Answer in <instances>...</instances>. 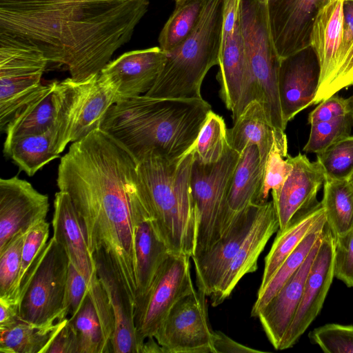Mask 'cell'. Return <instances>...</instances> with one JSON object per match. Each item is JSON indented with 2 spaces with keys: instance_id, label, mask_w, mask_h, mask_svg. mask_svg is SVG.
<instances>
[{
  "instance_id": "1",
  "label": "cell",
  "mask_w": 353,
  "mask_h": 353,
  "mask_svg": "<svg viewBox=\"0 0 353 353\" xmlns=\"http://www.w3.org/2000/svg\"><path fill=\"white\" fill-rule=\"evenodd\" d=\"M57 185L70 196L90 254L104 250L135 301L136 257L131 210L143 199L138 161L101 128L72 143L60 160Z\"/></svg>"
},
{
  "instance_id": "2",
  "label": "cell",
  "mask_w": 353,
  "mask_h": 353,
  "mask_svg": "<svg viewBox=\"0 0 353 353\" xmlns=\"http://www.w3.org/2000/svg\"><path fill=\"white\" fill-rule=\"evenodd\" d=\"M150 0H0V35L38 47L82 80L128 43Z\"/></svg>"
},
{
  "instance_id": "3",
  "label": "cell",
  "mask_w": 353,
  "mask_h": 353,
  "mask_svg": "<svg viewBox=\"0 0 353 353\" xmlns=\"http://www.w3.org/2000/svg\"><path fill=\"white\" fill-rule=\"evenodd\" d=\"M211 105L201 99L139 95L117 101L101 129L126 147L137 161L147 154L176 160L195 145Z\"/></svg>"
},
{
  "instance_id": "4",
  "label": "cell",
  "mask_w": 353,
  "mask_h": 353,
  "mask_svg": "<svg viewBox=\"0 0 353 353\" xmlns=\"http://www.w3.org/2000/svg\"><path fill=\"white\" fill-rule=\"evenodd\" d=\"M194 147L168 160L147 154L138 160L145 207L153 227L170 253L194 254L196 220L190 185Z\"/></svg>"
},
{
  "instance_id": "5",
  "label": "cell",
  "mask_w": 353,
  "mask_h": 353,
  "mask_svg": "<svg viewBox=\"0 0 353 353\" xmlns=\"http://www.w3.org/2000/svg\"><path fill=\"white\" fill-rule=\"evenodd\" d=\"M225 0H206L190 35L167 53L165 65L146 96L166 99H201L210 69L219 64Z\"/></svg>"
},
{
  "instance_id": "6",
  "label": "cell",
  "mask_w": 353,
  "mask_h": 353,
  "mask_svg": "<svg viewBox=\"0 0 353 353\" xmlns=\"http://www.w3.org/2000/svg\"><path fill=\"white\" fill-rule=\"evenodd\" d=\"M54 107L55 149L61 153L69 143L78 141L101 128L116 93L99 74L82 80L72 77L56 81Z\"/></svg>"
},
{
  "instance_id": "7",
  "label": "cell",
  "mask_w": 353,
  "mask_h": 353,
  "mask_svg": "<svg viewBox=\"0 0 353 353\" xmlns=\"http://www.w3.org/2000/svg\"><path fill=\"white\" fill-rule=\"evenodd\" d=\"M240 154L228 145L218 161L203 163L194 158L190 185L196 210V231L194 254L207 252L233 221L228 196L232 176Z\"/></svg>"
},
{
  "instance_id": "8",
  "label": "cell",
  "mask_w": 353,
  "mask_h": 353,
  "mask_svg": "<svg viewBox=\"0 0 353 353\" xmlns=\"http://www.w3.org/2000/svg\"><path fill=\"white\" fill-rule=\"evenodd\" d=\"M239 22L256 101L276 129L285 131L278 90L281 63L271 35L267 3L241 0Z\"/></svg>"
},
{
  "instance_id": "9",
  "label": "cell",
  "mask_w": 353,
  "mask_h": 353,
  "mask_svg": "<svg viewBox=\"0 0 353 353\" xmlns=\"http://www.w3.org/2000/svg\"><path fill=\"white\" fill-rule=\"evenodd\" d=\"M68 266L66 252L52 237L20 288L21 320L46 325L67 318L64 303Z\"/></svg>"
},
{
  "instance_id": "10",
  "label": "cell",
  "mask_w": 353,
  "mask_h": 353,
  "mask_svg": "<svg viewBox=\"0 0 353 353\" xmlns=\"http://www.w3.org/2000/svg\"><path fill=\"white\" fill-rule=\"evenodd\" d=\"M48 61L36 46L0 35V129L41 87Z\"/></svg>"
},
{
  "instance_id": "11",
  "label": "cell",
  "mask_w": 353,
  "mask_h": 353,
  "mask_svg": "<svg viewBox=\"0 0 353 353\" xmlns=\"http://www.w3.org/2000/svg\"><path fill=\"white\" fill-rule=\"evenodd\" d=\"M241 0H225L219 71V95L234 122L251 101L256 100L239 22Z\"/></svg>"
},
{
  "instance_id": "12",
  "label": "cell",
  "mask_w": 353,
  "mask_h": 353,
  "mask_svg": "<svg viewBox=\"0 0 353 353\" xmlns=\"http://www.w3.org/2000/svg\"><path fill=\"white\" fill-rule=\"evenodd\" d=\"M170 253L162 263L147 292L135 301L134 323L142 346L154 337L172 307L194 288L190 259Z\"/></svg>"
},
{
  "instance_id": "13",
  "label": "cell",
  "mask_w": 353,
  "mask_h": 353,
  "mask_svg": "<svg viewBox=\"0 0 353 353\" xmlns=\"http://www.w3.org/2000/svg\"><path fill=\"white\" fill-rule=\"evenodd\" d=\"M206 297L195 290L172 307L154 336L164 353H214Z\"/></svg>"
},
{
  "instance_id": "14",
  "label": "cell",
  "mask_w": 353,
  "mask_h": 353,
  "mask_svg": "<svg viewBox=\"0 0 353 353\" xmlns=\"http://www.w3.org/2000/svg\"><path fill=\"white\" fill-rule=\"evenodd\" d=\"M334 277V237L327 224L306 277L301 300L280 350L292 347L320 313Z\"/></svg>"
},
{
  "instance_id": "15",
  "label": "cell",
  "mask_w": 353,
  "mask_h": 353,
  "mask_svg": "<svg viewBox=\"0 0 353 353\" xmlns=\"http://www.w3.org/2000/svg\"><path fill=\"white\" fill-rule=\"evenodd\" d=\"M319 77V63L312 46L281 59L278 90L285 126L300 112L314 105Z\"/></svg>"
},
{
  "instance_id": "16",
  "label": "cell",
  "mask_w": 353,
  "mask_h": 353,
  "mask_svg": "<svg viewBox=\"0 0 353 353\" xmlns=\"http://www.w3.org/2000/svg\"><path fill=\"white\" fill-rule=\"evenodd\" d=\"M47 194L14 176L0 179V251L20 232L46 219L49 210Z\"/></svg>"
},
{
  "instance_id": "17",
  "label": "cell",
  "mask_w": 353,
  "mask_h": 353,
  "mask_svg": "<svg viewBox=\"0 0 353 353\" xmlns=\"http://www.w3.org/2000/svg\"><path fill=\"white\" fill-rule=\"evenodd\" d=\"M261 204L253 203L236 213L231 225L221 237L207 252L192 258L197 290L203 292L208 297L216 291L252 228Z\"/></svg>"
},
{
  "instance_id": "18",
  "label": "cell",
  "mask_w": 353,
  "mask_h": 353,
  "mask_svg": "<svg viewBox=\"0 0 353 353\" xmlns=\"http://www.w3.org/2000/svg\"><path fill=\"white\" fill-rule=\"evenodd\" d=\"M320 0H268L270 29L281 59L311 46Z\"/></svg>"
},
{
  "instance_id": "19",
  "label": "cell",
  "mask_w": 353,
  "mask_h": 353,
  "mask_svg": "<svg viewBox=\"0 0 353 353\" xmlns=\"http://www.w3.org/2000/svg\"><path fill=\"white\" fill-rule=\"evenodd\" d=\"M167 60L160 47L126 52L110 61L99 74L116 93L117 101L145 94L153 86Z\"/></svg>"
},
{
  "instance_id": "20",
  "label": "cell",
  "mask_w": 353,
  "mask_h": 353,
  "mask_svg": "<svg viewBox=\"0 0 353 353\" xmlns=\"http://www.w3.org/2000/svg\"><path fill=\"white\" fill-rule=\"evenodd\" d=\"M97 274L107 293L112 308L115 329L111 341V352L141 353L134 323L135 303L127 290L111 256L104 250L95 252Z\"/></svg>"
},
{
  "instance_id": "21",
  "label": "cell",
  "mask_w": 353,
  "mask_h": 353,
  "mask_svg": "<svg viewBox=\"0 0 353 353\" xmlns=\"http://www.w3.org/2000/svg\"><path fill=\"white\" fill-rule=\"evenodd\" d=\"M343 1L334 0L319 12L311 34V46L320 67V77L314 105L336 94L343 32Z\"/></svg>"
},
{
  "instance_id": "22",
  "label": "cell",
  "mask_w": 353,
  "mask_h": 353,
  "mask_svg": "<svg viewBox=\"0 0 353 353\" xmlns=\"http://www.w3.org/2000/svg\"><path fill=\"white\" fill-rule=\"evenodd\" d=\"M288 157L292 169L278 196L272 199L279 223V230H284L296 216L303 214L319 201L317 194L323 186L325 173L316 159L311 161L306 154L299 152Z\"/></svg>"
},
{
  "instance_id": "23",
  "label": "cell",
  "mask_w": 353,
  "mask_h": 353,
  "mask_svg": "<svg viewBox=\"0 0 353 353\" xmlns=\"http://www.w3.org/2000/svg\"><path fill=\"white\" fill-rule=\"evenodd\" d=\"M279 229L274 203H261L255 223L223 275L216 291L210 296L213 307L228 299L239 281L247 274L255 272L258 259L268 241Z\"/></svg>"
},
{
  "instance_id": "24",
  "label": "cell",
  "mask_w": 353,
  "mask_h": 353,
  "mask_svg": "<svg viewBox=\"0 0 353 353\" xmlns=\"http://www.w3.org/2000/svg\"><path fill=\"white\" fill-rule=\"evenodd\" d=\"M322 236L314 245L301 267L257 314L256 317L259 318L269 341L275 350H280L284 336L296 314L301 300L306 277L319 248Z\"/></svg>"
},
{
  "instance_id": "25",
  "label": "cell",
  "mask_w": 353,
  "mask_h": 353,
  "mask_svg": "<svg viewBox=\"0 0 353 353\" xmlns=\"http://www.w3.org/2000/svg\"><path fill=\"white\" fill-rule=\"evenodd\" d=\"M52 238L65 250L71 263L89 285L97 274L85 235L72 200L65 192L55 193L52 220Z\"/></svg>"
},
{
  "instance_id": "26",
  "label": "cell",
  "mask_w": 353,
  "mask_h": 353,
  "mask_svg": "<svg viewBox=\"0 0 353 353\" xmlns=\"http://www.w3.org/2000/svg\"><path fill=\"white\" fill-rule=\"evenodd\" d=\"M131 221L137 275L136 301L147 292L170 252L156 232L143 199L133 203Z\"/></svg>"
},
{
  "instance_id": "27",
  "label": "cell",
  "mask_w": 353,
  "mask_h": 353,
  "mask_svg": "<svg viewBox=\"0 0 353 353\" xmlns=\"http://www.w3.org/2000/svg\"><path fill=\"white\" fill-rule=\"evenodd\" d=\"M56 81L41 87L19 108L7 124L3 148L14 140L41 134L54 123L53 91Z\"/></svg>"
},
{
  "instance_id": "28",
  "label": "cell",
  "mask_w": 353,
  "mask_h": 353,
  "mask_svg": "<svg viewBox=\"0 0 353 353\" xmlns=\"http://www.w3.org/2000/svg\"><path fill=\"white\" fill-rule=\"evenodd\" d=\"M278 130L268 121L263 105L258 101H251L243 110L233 126L228 130L230 146L241 154L248 145L258 148L261 163L263 168Z\"/></svg>"
},
{
  "instance_id": "29",
  "label": "cell",
  "mask_w": 353,
  "mask_h": 353,
  "mask_svg": "<svg viewBox=\"0 0 353 353\" xmlns=\"http://www.w3.org/2000/svg\"><path fill=\"white\" fill-rule=\"evenodd\" d=\"M325 218L319 202L307 212L295 216L283 230H278L270 250L265 257V267L258 294L261 292L286 258L314 227Z\"/></svg>"
},
{
  "instance_id": "30",
  "label": "cell",
  "mask_w": 353,
  "mask_h": 353,
  "mask_svg": "<svg viewBox=\"0 0 353 353\" xmlns=\"http://www.w3.org/2000/svg\"><path fill=\"white\" fill-rule=\"evenodd\" d=\"M263 172L258 148L248 145L240 154L230 183L228 203L233 214L258 204Z\"/></svg>"
},
{
  "instance_id": "31",
  "label": "cell",
  "mask_w": 353,
  "mask_h": 353,
  "mask_svg": "<svg viewBox=\"0 0 353 353\" xmlns=\"http://www.w3.org/2000/svg\"><path fill=\"white\" fill-rule=\"evenodd\" d=\"M5 156L10 157L29 176L59 157L55 149L54 128L38 134L19 138L3 148Z\"/></svg>"
},
{
  "instance_id": "32",
  "label": "cell",
  "mask_w": 353,
  "mask_h": 353,
  "mask_svg": "<svg viewBox=\"0 0 353 353\" xmlns=\"http://www.w3.org/2000/svg\"><path fill=\"white\" fill-rule=\"evenodd\" d=\"M68 318L46 325H35L23 321L12 327L0 330L1 353H43Z\"/></svg>"
},
{
  "instance_id": "33",
  "label": "cell",
  "mask_w": 353,
  "mask_h": 353,
  "mask_svg": "<svg viewBox=\"0 0 353 353\" xmlns=\"http://www.w3.org/2000/svg\"><path fill=\"white\" fill-rule=\"evenodd\" d=\"M321 201L327 225L334 237L353 228V183L325 178Z\"/></svg>"
},
{
  "instance_id": "34",
  "label": "cell",
  "mask_w": 353,
  "mask_h": 353,
  "mask_svg": "<svg viewBox=\"0 0 353 353\" xmlns=\"http://www.w3.org/2000/svg\"><path fill=\"white\" fill-rule=\"evenodd\" d=\"M326 219H322L303 239L296 248L286 258L264 290L257 294L251 316L256 317L259 312L276 294L287 280L306 260L316 242L321 238L326 226Z\"/></svg>"
},
{
  "instance_id": "35",
  "label": "cell",
  "mask_w": 353,
  "mask_h": 353,
  "mask_svg": "<svg viewBox=\"0 0 353 353\" xmlns=\"http://www.w3.org/2000/svg\"><path fill=\"white\" fill-rule=\"evenodd\" d=\"M69 322L75 333L77 353H110L105 342L100 314L88 292Z\"/></svg>"
},
{
  "instance_id": "36",
  "label": "cell",
  "mask_w": 353,
  "mask_h": 353,
  "mask_svg": "<svg viewBox=\"0 0 353 353\" xmlns=\"http://www.w3.org/2000/svg\"><path fill=\"white\" fill-rule=\"evenodd\" d=\"M206 0H188L176 5L163 27L159 37L160 48L167 54L183 43L196 26Z\"/></svg>"
},
{
  "instance_id": "37",
  "label": "cell",
  "mask_w": 353,
  "mask_h": 353,
  "mask_svg": "<svg viewBox=\"0 0 353 353\" xmlns=\"http://www.w3.org/2000/svg\"><path fill=\"white\" fill-rule=\"evenodd\" d=\"M292 169L287 136L284 131L278 130L265 165L258 204L268 201L270 191L272 199L278 196Z\"/></svg>"
},
{
  "instance_id": "38",
  "label": "cell",
  "mask_w": 353,
  "mask_h": 353,
  "mask_svg": "<svg viewBox=\"0 0 353 353\" xmlns=\"http://www.w3.org/2000/svg\"><path fill=\"white\" fill-rule=\"evenodd\" d=\"M228 145L223 118L210 111L195 143L194 157L203 163H215L223 157Z\"/></svg>"
},
{
  "instance_id": "39",
  "label": "cell",
  "mask_w": 353,
  "mask_h": 353,
  "mask_svg": "<svg viewBox=\"0 0 353 353\" xmlns=\"http://www.w3.org/2000/svg\"><path fill=\"white\" fill-rule=\"evenodd\" d=\"M26 233H17L0 251V297L12 299L17 303V285Z\"/></svg>"
},
{
  "instance_id": "40",
  "label": "cell",
  "mask_w": 353,
  "mask_h": 353,
  "mask_svg": "<svg viewBox=\"0 0 353 353\" xmlns=\"http://www.w3.org/2000/svg\"><path fill=\"white\" fill-rule=\"evenodd\" d=\"M353 119L346 116L310 125V131L303 151L305 154H319L340 140L351 135Z\"/></svg>"
},
{
  "instance_id": "41",
  "label": "cell",
  "mask_w": 353,
  "mask_h": 353,
  "mask_svg": "<svg viewBox=\"0 0 353 353\" xmlns=\"http://www.w3.org/2000/svg\"><path fill=\"white\" fill-rule=\"evenodd\" d=\"M327 178L350 180L353 176V135L316 154Z\"/></svg>"
},
{
  "instance_id": "42",
  "label": "cell",
  "mask_w": 353,
  "mask_h": 353,
  "mask_svg": "<svg viewBox=\"0 0 353 353\" xmlns=\"http://www.w3.org/2000/svg\"><path fill=\"white\" fill-rule=\"evenodd\" d=\"M353 87V0L343 1V32L336 92Z\"/></svg>"
},
{
  "instance_id": "43",
  "label": "cell",
  "mask_w": 353,
  "mask_h": 353,
  "mask_svg": "<svg viewBox=\"0 0 353 353\" xmlns=\"http://www.w3.org/2000/svg\"><path fill=\"white\" fill-rule=\"evenodd\" d=\"M312 341L326 353H353V325L328 323L310 334Z\"/></svg>"
},
{
  "instance_id": "44",
  "label": "cell",
  "mask_w": 353,
  "mask_h": 353,
  "mask_svg": "<svg viewBox=\"0 0 353 353\" xmlns=\"http://www.w3.org/2000/svg\"><path fill=\"white\" fill-rule=\"evenodd\" d=\"M49 228V223L44 219L33 225L26 231L22 248L21 269L17 285L18 303L19 289L23 280L48 244Z\"/></svg>"
},
{
  "instance_id": "45",
  "label": "cell",
  "mask_w": 353,
  "mask_h": 353,
  "mask_svg": "<svg viewBox=\"0 0 353 353\" xmlns=\"http://www.w3.org/2000/svg\"><path fill=\"white\" fill-rule=\"evenodd\" d=\"M334 277L353 287V228L334 237Z\"/></svg>"
},
{
  "instance_id": "46",
  "label": "cell",
  "mask_w": 353,
  "mask_h": 353,
  "mask_svg": "<svg viewBox=\"0 0 353 353\" xmlns=\"http://www.w3.org/2000/svg\"><path fill=\"white\" fill-rule=\"evenodd\" d=\"M88 290L89 284L85 279L69 261L64 306L71 316L79 310Z\"/></svg>"
},
{
  "instance_id": "47",
  "label": "cell",
  "mask_w": 353,
  "mask_h": 353,
  "mask_svg": "<svg viewBox=\"0 0 353 353\" xmlns=\"http://www.w3.org/2000/svg\"><path fill=\"white\" fill-rule=\"evenodd\" d=\"M350 114L347 98L334 94L319 103L307 117L310 125L336 119Z\"/></svg>"
},
{
  "instance_id": "48",
  "label": "cell",
  "mask_w": 353,
  "mask_h": 353,
  "mask_svg": "<svg viewBox=\"0 0 353 353\" xmlns=\"http://www.w3.org/2000/svg\"><path fill=\"white\" fill-rule=\"evenodd\" d=\"M43 353H77L75 333L69 319L53 338Z\"/></svg>"
},
{
  "instance_id": "49",
  "label": "cell",
  "mask_w": 353,
  "mask_h": 353,
  "mask_svg": "<svg viewBox=\"0 0 353 353\" xmlns=\"http://www.w3.org/2000/svg\"><path fill=\"white\" fill-rule=\"evenodd\" d=\"M214 353H261L263 351L242 345L221 331L213 332Z\"/></svg>"
},
{
  "instance_id": "50",
  "label": "cell",
  "mask_w": 353,
  "mask_h": 353,
  "mask_svg": "<svg viewBox=\"0 0 353 353\" xmlns=\"http://www.w3.org/2000/svg\"><path fill=\"white\" fill-rule=\"evenodd\" d=\"M0 330L8 329L21 320L19 304L14 299L0 297Z\"/></svg>"
},
{
  "instance_id": "51",
  "label": "cell",
  "mask_w": 353,
  "mask_h": 353,
  "mask_svg": "<svg viewBox=\"0 0 353 353\" xmlns=\"http://www.w3.org/2000/svg\"><path fill=\"white\" fill-rule=\"evenodd\" d=\"M163 352L161 346L154 337L148 338L143 343L141 353H157Z\"/></svg>"
},
{
  "instance_id": "52",
  "label": "cell",
  "mask_w": 353,
  "mask_h": 353,
  "mask_svg": "<svg viewBox=\"0 0 353 353\" xmlns=\"http://www.w3.org/2000/svg\"><path fill=\"white\" fill-rule=\"evenodd\" d=\"M349 104H350V114L353 119V93L350 97L347 98Z\"/></svg>"
},
{
  "instance_id": "53",
  "label": "cell",
  "mask_w": 353,
  "mask_h": 353,
  "mask_svg": "<svg viewBox=\"0 0 353 353\" xmlns=\"http://www.w3.org/2000/svg\"><path fill=\"white\" fill-rule=\"evenodd\" d=\"M334 0H320L321 8L325 6Z\"/></svg>"
},
{
  "instance_id": "54",
  "label": "cell",
  "mask_w": 353,
  "mask_h": 353,
  "mask_svg": "<svg viewBox=\"0 0 353 353\" xmlns=\"http://www.w3.org/2000/svg\"><path fill=\"white\" fill-rule=\"evenodd\" d=\"M176 3V5H179L181 3H183L184 2L188 1V0H174Z\"/></svg>"
},
{
  "instance_id": "55",
  "label": "cell",
  "mask_w": 353,
  "mask_h": 353,
  "mask_svg": "<svg viewBox=\"0 0 353 353\" xmlns=\"http://www.w3.org/2000/svg\"><path fill=\"white\" fill-rule=\"evenodd\" d=\"M258 1L260 2H262V3H267V2H268V0H258Z\"/></svg>"
},
{
  "instance_id": "56",
  "label": "cell",
  "mask_w": 353,
  "mask_h": 353,
  "mask_svg": "<svg viewBox=\"0 0 353 353\" xmlns=\"http://www.w3.org/2000/svg\"><path fill=\"white\" fill-rule=\"evenodd\" d=\"M350 181L353 183V176H352V178L350 179Z\"/></svg>"
}]
</instances>
